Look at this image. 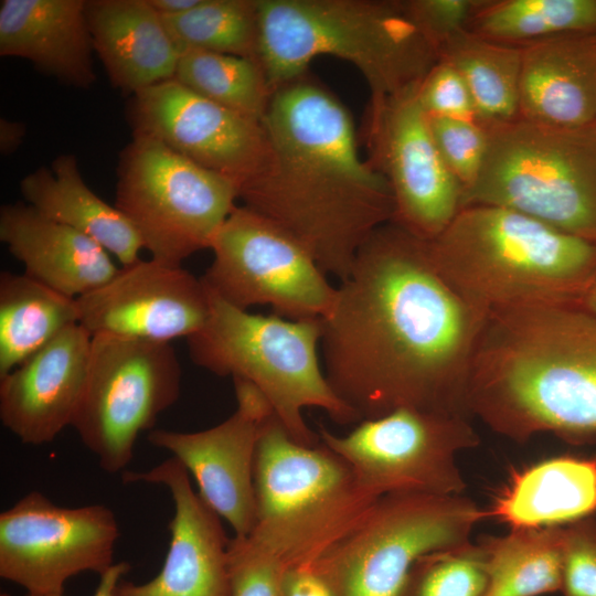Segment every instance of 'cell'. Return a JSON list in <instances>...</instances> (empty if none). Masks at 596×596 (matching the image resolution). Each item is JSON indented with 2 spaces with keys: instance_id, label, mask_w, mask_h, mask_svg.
Segmentation results:
<instances>
[{
  "instance_id": "1",
  "label": "cell",
  "mask_w": 596,
  "mask_h": 596,
  "mask_svg": "<svg viewBox=\"0 0 596 596\" xmlns=\"http://www.w3.org/2000/svg\"><path fill=\"white\" fill-rule=\"evenodd\" d=\"M487 317L440 276L427 242L390 222L361 247L320 319L326 377L359 423L400 407L471 418Z\"/></svg>"
},
{
  "instance_id": "2",
  "label": "cell",
  "mask_w": 596,
  "mask_h": 596,
  "mask_svg": "<svg viewBox=\"0 0 596 596\" xmlns=\"http://www.w3.org/2000/svg\"><path fill=\"white\" fill-rule=\"evenodd\" d=\"M260 125L265 156L238 199L343 280L365 242L393 220L386 178L361 157L348 109L306 75L272 93Z\"/></svg>"
},
{
  "instance_id": "3",
  "label": "cell",
  "mask_w": 596,
  "mask_h": 596,
  "mask_svg": "<svg viewBox=\"0 0 596 596\" xmlns=\"http://www.w3.org/2000/svg\"><path fill=\"white\" fill-rule=\"evenodd\" d=\"M468 408L517 443L551 433L596 440V318L583 305L488 315L472 359Z\"/></svg>"
},
{
  "instance_id": "4",
  "label": "cell",
  "mask_w": 596,
  "mask_h": 596,
  "mask_svg": "<svg viewBox=\"0 0 596 596\" xmlns=\"http://www.w3.org/2000/svg\"><path fill=\"white\" fill-rule=\"evenodd\" d=\"M427 243L440 276L487 313L583 305L596 279V244L508 207L465 206Z\"/></svg>"
},
{
  "instance_id": "5",
  "label": "cell",
  "mask_w": 596,
  "mask_h": 596,
  "mask_svg": "<svg viewBox=\"0 0 596 596\" xmlns=\"http://www.w3.org/2000/svg\"><path fill=\"white\" fill-rule=\"evenodd\" d=\"M257 61L270 92L305 75L321 55L352 64L371 105L418 86L439 54L403 1L256 0Z\"/></svg>"
},
{
  "instance_id": "6",
  "label": "cell",
  "mask_w": 596,
  "mask_h": 596,
  "mask_svg": "<svg viewBox=\"0 0 596 596\" xmlns=\"http://www.w3.org/2000/svg\"><path fill=\"white\" fill-rule=\"evenodd\" d=\"M209 294V318L200 331L187 338L189 355L198 366L252 383L267 398L290 437L301 445L320 443L319 434L302 416L306 407L324 411L340 425L359 423L321 369L320 319L252 313Z\"/></svg>"
},
{
  "instance_id": "7",
  "label": "cell",
  "mask_w": 596,
  "mask_h": 596,
  "mask_svg": "<svg viewBox=\"0 0 596 596\" xmlns=\"http://www.w3.org/2000/svg\"><path fill=\"white\" fill-rule=\"evenodd\" d=\"M254 490L256 523L247 535L289 567L317 560L377 499L340 455L321 440L297 443L275 413L260 428Z\"/></svg>"
},
{
  "instance_id": "8",
  "label": "cell",
  "mask_w": 596,
  "mask_h": 596,
  "mask_svg": "<svg viewBox=\"0 0 596 596\" xmlns=\"http://www.w3.org/2000/svg\"><path fill=\"white\" fill-rule=\"evenodd\" d=\"M486 128L487 155L461 209L508 207L596 244V124L561 128L517 118Z\"/></svg>"
},
{
  "instance_id": "9",
  "label": "cell",
  "mask_w": 596,
  "mask_h": 596,
  "mask_svg": "<svg viewBox=\"0 0 596 596\" xmlns=\"http://www.w3.org/2000/svg\"><path fill=\"white\" fill-rule=\"evenodd\" d=\"M486 517L462 494H384L307 565L334 596H397L419 557L470 542Z\"/></svg>"
},
{
  "instance_id": "10",
  "label": "cell",
  "mask_w": 596,
  "mask_h": 596,
  "mask_svg": "<svg viewBox=\"0 0 596 596\" xmlns=\"http://www.w3.org/2000/svg\"><path fill=\"white\" fill-rule=\"evenodd\" d=\"M117 177L115 206L151 258L173 266L211 247L238 199L233 180L142 135L121 151Z\"/></svg>"
},
{
  "instance_id": "11",
  "label": "cell",
  "mask_w": 596,
  "mask_h": 596,
  "mask_svg": "<svg viewBox=\"0 0 596 596\" xmlns=\"http://www.w3.org/2000/svg\"><path fill=\"white\" fill-rule=\"evenodd\" d=\"M182 369L170 342L97 334L72 427L109 473L126 471L139 435L181 393Z\"/></svg>"
},
{
  "instance_id": "12",
  "label": "cell",
  "mask_w": 596,
  "mask_h": 596,
  "mask_svg": "<svg viewBox=\"0 0 596 596\" xmlns=\"http://www.w3.org/2000/svg\"><path fill=\"white\" fill-rule=\"evenodd\" d=\"M318 434L377 498L390 493L461 494L466 482L456 457L480 443L470 417L415 407L361 421L347 435H336L323 426Z\"/></svg>"
},
{
  "instance_id": "13",
  "label": "cell",
  "mask_w": 596,
  "mask_h": 596,
  "mask_svg": "<svg viewBox=\"0 0 596 596\" xmlns=\"http://www.w3.org/2000/svg\"><path fill=\"white\" fill-rule=\"evenodd\" d=\"M213 260L202 280L226 302L247 310L270 306L291 319H321L337 288L310 253L263 215L235 206L215 234Z\"/></svg>"
},
{
  "instance_id": "14",
  "label": "cell",
  "mask_w": 596,
  "mask_h": 596,
  "mask_svg": "<svg viewBox=\"0 0 596 596\" xmlns=\"http://www.w3.org/2000/svg\"><path fill=\"white\" fill-rule=\"evenodd\" d=\"M118 539L108 507L65 508L30 491L0 514V576L26 594L64 593L70 578L108 571Z\"/></svg>"
},
{
  "instance_id": "15",
  "label": "cell",
  "mask_w": 596,
  "mask_h": 596,
  "mask_svg": "<svg viewBox=\"0 0 596 596\" xmlns=\"http://www.w3.org/2000/svg\"><path fill=\"white\" fill-rule=\"evenodd\" d=\"M418 86L370 105L366 139L369 161L392 191V223L432 242L461 210L462 185L439 155Z\"/></svg>"
},
{
  "instance_id": "16",
  "label": "cell",
  "mask_w": 596,
  "mask_h": 596,
  "mask_svg": "<svg viewBox=\"0 0 596 596\" xmlns=\"http://www.w3.org/2000/svg\"><path fill=\"white\" fill-rule=\"evenodd\" d=\"M232 380L237 407L225 421L199 432L152 429L147 438L184 466L200 497L241 538L256 523L255 453L260 428L274 411L252 383Z\"/></svg>"
},
{
  "instance_id": "17",
  "label": "cell",
  "mask_w": 596,
  "mask_h": 596,
  "mask_svg": "<svg viewBox=\"0 0 596 596\" xmlns=\"http://www.w3.org/2000/svg\"><path fill=\"white\" fill-rule=\"evenodd\" d=\"M128 117L134 135L160 141L238 188L265 156L260 123L202 97L174 78L132 95Z\"/></svg>"
},
{
  "instance_id": "18",
  "label": "cell",
  "mask_w": 596,
  "mask_h": 596,
  "mask_svg": "<svg viewBox=\"0 0 596 596\" xmlns=\"http://www.w3.org/2000/svg\"><path fill=\"white\" fill-rule=\"evenodd\" d=\"M78 323L92 337L113 334L170 342L200 331L210 315L202 278L182 266L137 259L76 298Z\"/></svg>"
},
{
  "instance_id": "19",
  "label": "cell",
  "mask_w": 596,
  "mask_h": 596,
  "mask_svg": "<svg viewBox=\"0 0 596 596\" xmlns=\"http://www.w3.org/2000/svg\"><path fill=\"white\" fill-rule=\"evenodd\" d=\"M124 482L164 486L174 504L170 542L159 573L141 584L120 581L116 596H230L228 544L221 517L200 497L184 466L170 457Z\"/></svg>"
},
{
  "instance_id": "20",
  "label": "cell",
  "mask_w": 596,
  "mask_h": 596,
  "mask_svg": "<svg viewBox=\"0 0 596 596\" xmlns=\"http://www.w3.org/2000/svg\"><path fill=\"white\" fill-rule=\"evenodd\" d=\"M92 334L64 329L0 377V421L21 443L43 445L72 426L86 386Z\"/></svg>"
},
{
  "instance_id": "21",
  "label": "cell",
  "mask_w": 596,
  "mask_h": 596,
  "mask_svg": "<svg viewBox=\"0 0 596 596\" xmlns=\"http://www.w3.org/2000/svg\"><path fill=\"white\" fill-rule=\"evenodd\" d=\"M519 118L561 128L596 124V33L521 46Z\"/></svg>"
},
{
  "instance_id": "22",
  "label": "cell",
  "mask_w": 596,
  "mask_h": 596,
  "mask_svg": "<svg viewBox=\"0 0 596 596\" xmlns=\"http://www.w3.org/2000/svg\"><path fill=\"white\" fill-rule=\"evenodd\" d=\"M93 41L86 0H2L0 55L30 61L39 71L79 88L94 85Z\"/></svg>"
},
{
  "instance_id": "23",
  "label": "cell",
  "mask_w": 596,
  "mask_h": 596,
  "mask_svg": "<svg viewBox=\"0 0 596 596\" xmlns=\"http://www.w3.org/2000/svg\"><path fill=\"white\" fill-rule=\"evenodd\" d=\"M0 240L24 274L72 298L104 285L119 269L97 242L29 204L1 206Z\"/></svg>"
},
{
  "instance_id": "24",
  "label": "cell",
  "mask_w": 596,
  "mask_h": 596,
  "mask_svg": "<svg viewBox=\"0 0 596 596\" xmlns=\"http://www.w3.org/2000/svg\"><path fill=\"white\" fill-rule=\"evenodd\" d=\"M86 14L115 88L132 96L174 77L181 51L148 0H86Z\"/></svg>"
},
{
  "instance_id": "25",
  "label": "cell",
  "mask_w": 596,
  "mask_h": 596,
  "mask_svg": "<svg viewBox=\"0 0 596 596\" xmlns=\"http://www.w3.org/2000/svg\"><path fill=\"white\" fill-rule=\"evenodd\" d=\"M596 512V457L556 456L512 473L486 511L511 529L562 526Z\"/></svg>"
},
{
  "instance_id": "26",
  "label": "cell",
  "mask_w": 596,
  "mask_h": 596,
  "mask_svg": "<svg viewBox=\"0 0 596 596\" xmlns=\"http://www.w3.org/2000/svg\"><path fill=\"white\" fill-rule=\"evenodd\" d=\"M20 191L40 214L97 242L121 266L139 259L143 248L139 235L115 205L86 184L75 155H60L50 168L30 172L20 181Z\"/></svg>"
},
{
  "instance_id": "27",
  "label": "cell",
  "mask_w": 596,
  "mask_h": 596,
  "mask_svg": "<svg viewBox=\"0 0 596 596\" xmlns=\"http://www.w3.org/2000/svg\"><path fill=\"white\" fill-rule=\"evenodd\" d=\"M78 323L76 298L26 274H0V377L70 326Z\"/></svg>"
},
{
  "instance_id": "28",
  "label": "cell",
  "mask_w": 596,
  "mask_h": 596,
  "mask_svg": "<svg viewBox=\"0 0 596 596\" xmlns=\"http://www.w3.org/2000/svg\"><path fill=\"white\" fill-rule=\"evenodd\" d=\"M478 543L488 577L483 596H540L562 590L563 525L511 529Z\"/></svg>"
},
{
  "instance_id": "29",
  "label": "cell",
  "mask_w": 596,
  "mask_h": 596,
  "mask_svg": "<svg viewBox=\"0 0 596 596\" xmlns=\"http://www.w3.org/2000/svg\"><path fill=\"white\" fill-rule=\"evenodd\" d=\"M439 60L459 72L483 126L519 118L521 46L494 42L466 30L439 50Z\"/></svg>"
},
{
  "instance_id": "30",
  "label": "cell",
  "mask_w": 596,
  "mask_h": 596,
  "mask_svg": "<svg viewBox=\"0 0 596 596\" xmlns=\"http://www.w3.org/2000/svg\"><path fill=\"white\" fill-rule=\"evenodd\" d=\"M467 30L518 46L596 33V0H481Z\"/></svg>"
},
{
  "instance_id": "31",
  "label": "cell",
  "mask_w": 596,
  "mask_h": 596,
  "mask_svg": "<svg viewBox=\"0 0 596 596\" xmlns=\"http://www.w3.org/2000/svg\"><path fill=\"white\" fill-rule=\"evenodd\" d=\"M173 78L202 97L258 123L272 96L258 61L236 55L184 50Z\"/></svg>"
},
{
  "instance_id": "32",
  "label": "cell",
  "mask_w": 596,
  "mask_h": 596,
  "mask_svg": "<svg viewBox=\"0 0 596 596\" xmlns=\"http://www.w3.org/2000/svg\"><path fill=\"white\" fill-rule=\"evenodd\" d=\"M162 19L181 52L201 50L257 61L256 0H202L188 12Z\"/></svg>"
},
{
  "instance_id": "33",
  "label": "cell",
  "mask_w": 596,
  "mask_h": 596,
  "mask_svg": "<svg viewBox=\"0 0 596 596\" xmlns=\"http://www.w3.org/2000/svg\"><path fill=\"white\" fill-rule=\"evenodd\" d=\"M487 581L485 553L470 541L419 557L397 596H483Z\"/></svg>"
},
{
  "instance_id": "34",
  "label": "cell",
  "mask_w": 596,
  "mask_h": 596,
  "mask_svg": "<svg viewBox=\"0 0 596 596\" xmlns=\"http://www.w3.org/2000/svg\"><path fill=\"white\" fill-rule=\"evenodd\" d=\"M428 123L440 157L464 191L476 181L482 168L489 143L488 129L475 120L428 117Z\"/></svg>"
},
{
  "instance_id": "35",
  "label": "cell",
  "mask_w": 596,
  "mask_h": 596,
  "mask_svg": "<svg viewBox=\"0 0 596 596\" xmlns=\"http://www.w3.org/2000/svg\"><path fill=\"white\" fill-rule=\"evenodd\" d=\"M287 568L284 560L251 536L230 539V596H280L281 578Z\"/></svg>"
},
{
  "instance_id": "36",
  "label": "cell",
  "mask_w": 596,
  "mask_h": 596,
  "mask_svg": "<svg viewBox=\"0 0 596 596\" xmlns=\"http://www.w3.org/2000/svg\"><path fill=\"white\" fill-rule=\"evenodd\" d=\"M418 100L428 117L479 121L471 94L459 72L439 62L418 86Z\"/></svg>"
},
{
  "instance_id": "37",
  "label": "cell",
  "mask_w": 596,
  "mask_h": 596,
  "mask_svg": "<svg viewBox=\"0 0 596 596\" xmlns=\"http://www.w3.org/2000/svg\"><path fill=\"white\" fill-rule=\"evenodd\" d=\"M563 596H596V519L564 526Z\"/></svg>"
},
{
  "instance_id": "38",
  "label": "cell",
  "mask_w": 596,
  "mask_h": 596,
  "mask_svg": "<svg viewBox=\"0 0 596 596\" xmlns=\"http://www.w3.org/2000/svg\"><path fill=\"white\" fill-rule=\"evenodd\" d=\"M481 0H407L404 8L424 36L439 50L466 31Z\"/></svg>"
},
{
  "instance_id": "39",
  "label": "cell",
  "mask_w": 596,
  "mask_h": 596,
  "mask_svg": "<svg viewBox=\"0 0 596 596\" xmlns=\"http://www.w3.org/2000/svg\"><path fill=\"white\" fill-rule=\"evenodd\" d=\"M280 596H334V594L308 565H299L285 571Z\"/></svg>"
},
{
  "instance_id": "40",
  "label": "cell",
  "mask_w": 596,
  "mask_h": 596,
  "mask_svg": "<svg viewBox=\"0 0 596 596\" xmlns=\"http://www.w3.org/2000/svg\"><path fill=\"white\" fill-rule=\"evenodd\" d=\"M129 570L130 564L128 562L115 563L108 571L99 575V582L93 596H116V588ZM1 596L8 595L1 594ZM25 596H64V593L46 595L26 594Z\"/></svg>"
},
{
  "instance_id": "41",
  "label": "cell",
  "mask_w": 596,
  "mask_h": 596,
  "mask_svg": "<svg viewBox=\"0 0 596 596\" xmlns=\"http://www.w3.org/2000/svg\"><path fill=\"white\" fill-rule=\"evenodd\" d=\"M25 136L24 124L7 118L0 119V150L2 155L14 152L22 143Z\"/></svg>"
},
{
  "instance_id": "42",
  "label": "cell",
  "mask_w": 596,
  "mask_h": 596,
  "mask_svg": "<svg viewBox=\"0 0 596 596\" xmlns=\"http://www.w3.org/2000/svg\"><path fill=\"white\" fill-rule=\"evenodd\" d=\"M202 0H148L150 6L162 17L178 15L199 6Z\"/></svg>"
},
{
  "instance_id": "43",
  "label": "cell",
  "mask_w": 596,
  "mask_h": 596,
  "mask_svg": "<svg viewBox=\"0 0 596 596\" xmlns=\"http://www.w3.org/2000/svg\"><path fill=\"white\" fill-rule=\"evenodd\" d=\"M584 308L596 318V279L583 299Z\"/></svg>"
}]
</instances>
